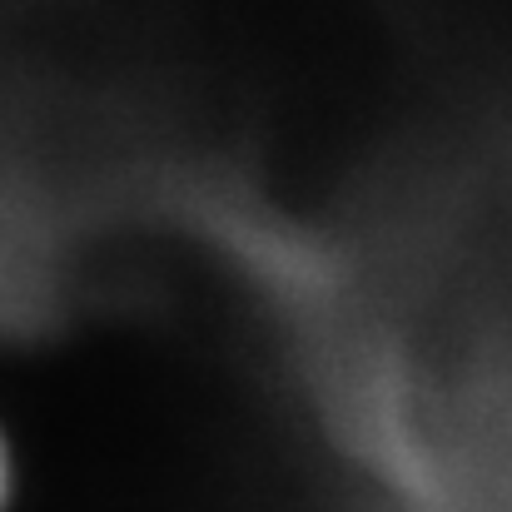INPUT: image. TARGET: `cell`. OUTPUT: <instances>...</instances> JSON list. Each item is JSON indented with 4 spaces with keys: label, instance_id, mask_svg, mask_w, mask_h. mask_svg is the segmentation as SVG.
<instances>
[{
    "label": "cell",
    "instance_id": "obj_1",
    "mask_svg": "<svg viewBox=\"0 0 512 512\" xmlns=\"http://www.w3.org/2000/svg\"><path fill=\"white\" fill-rule=\"evenodd\" d=\"M0 498H5V458H0Z\"/></svg>",
    "mask_w": 512,
    "mask_h": 512
}]
</instances>
